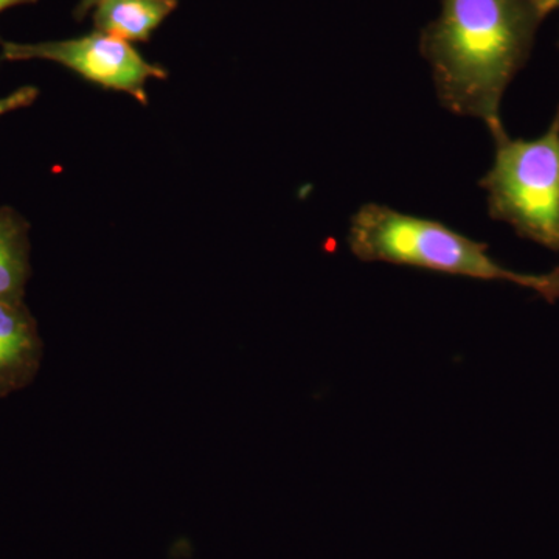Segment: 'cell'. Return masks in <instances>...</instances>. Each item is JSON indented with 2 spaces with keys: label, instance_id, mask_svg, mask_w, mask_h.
<instances>
[{
  "label": "cell",
  "instance_id": "cell-1",
  "mask_svg": "<svg viewBox=\"0 0 559 559\" xmlns=\"http://www.w3.org/2000/svg\"><path fill=\"white\" fill-rule=\"evenodd\" d=\"M539 0H441L439 20L421 35L440 105L506 130L500 105L527 64L540 22Z\"/></svg>",
  "mask_w": 559,
  "mask_h": 559
},
{
  "label": "cell",
  "instance_id": "cell-2",
  "mask_svg": "<svg viewBox=\"0 0 559 559\" xmlns=\"http://www.w3.org/2000/svg\"><path fill=\"white\" fill-rule=\"evenodd\" d=\"M347 242L360 261H382L487 282H510L539 294L549 304L559 300V267L538 275L507 270L489 257L485 242L471 240L441 221L407 215L389 205L377 202L362 205L349 221Z\"/></svg>",
  "mask_w": 559,
  "mask_h": 559
},
{
  "label": "cell",
  "instance_id": "cell-3",
  "mask_svg": "<svg viewBox=\"0 0 559 559\" xmlns=\"http://www.w3.org/2000/svg\"><path fill=\"white\" fill-rule=\"evenodd\" d=\"M491 135L495 164L479 182L489 218L559 252V106L539 138L511 139L506 130Z\"/></svg>",
  "mask_w": 559,
  "mask_h": 559
},
{
  "label": "cell",
  "instance_id": "cell-4",
  "mask_svg": "<svg viewBox=\"0 0 559 559\" xmlns=\"http://www.w3.org/2000/svg\"><path fill=\"white\" fill-rule=\"evenodd\" d=\"M0 49L2 60L57 62L81 79L103 90L124 92L142 105H148V81L168 75L160 66L146 61L132 44L97 31L80 38L46 43L2 40Z\"/></svg>",
  "mask_w": 559,
  "mask_h": 559
},
{
  "label": "cell",
  "instance_id": "cell-5",
  "mask_svg": "<svg viewBox=\"0 0 559 559\" xmlns=\"http://www.w3.org/2000/svg\"><path fill=\"white\" fill-rule=\"evenodd\" d=\"M43 358L38 322L25 300L0 299V400L28 388Z\"/></svg>",
  "mask_w": 559,
  "mask_h": 559
},
{
  "label": "cell",
  "instance_id": "cell-6",
  "mask_svg": "<svg viewBox=\"0 0 559 559\" xmlns=\"http://www.w3.org/2000/svg\"><path fill=\"white\" fill-rule=\"evenodd\" d=\"M176 7L178 0H105L95 9V28L130 44L148 40Z\"/></svg>",
  "mask_w": 559,
  "mask_h": 559
},
{
  "label": "cell",
  "instance_id": "cell-7",
  "mask_svg": "<svg viewBox=\"0 0 559 559\" xmlns=\"http://www.w3.org/2000/svg\"><path fill=\"white\" fill-rule=\"evenodd\" d=\"M31 252V224L16 210L0 207V299L24 301Z\"/></svg>",
  "mask_w": 559,
  "mask_h": 559
},
{
  "label": "cell",
  "instance_id": "cell-8",
  "mask_svg": "<svg viewBox=\"0 0 559 559\" xmlns=\"http://www.w3.org/2000/svg\"><path fill=\"white\" fill-rule=\"evenodd\" d=\"M38 97L39 91L35 86H22L20 90L11 92V94L0 98V117L17 109L28 108L38 100Z\"/></svg>",
  "mask_w": 559,
  "mask_h": 559
},
{
  "label": "cell",
  "instance_id": "cell-9",
  "mask_svg": "<svg viewBox=\"0 0 559 559\" xmlns=\"http://www.w3.org/2000/svg\"><path fill=\"white\" fill-rule=\"evenodd\" d=\"M540 10L546 16H549L554 11L559 10V0H539Z\"/></svg>",
  "mask_w": 559,
  "mask_h": 559
},
{
  "label": "cell",
  "instance_id": "cell-10",
  "mask_svg": "<svg viewBox=\"0 0 559 559\" xmlns=\"http://www.w3.org/2000/svg\"><path fill=\"white\" fill-rule=\"evenodd\" d=\"M102 2H105V0H81L79 7V14H84L92 9H97V7L100 5Z\"/></svg>",
  "mask_w": 559,
  "mask_h": 559
},
{
  "label": "cell",
  "instance_id": "cell-11",
  "mask_svg": "<svg viewBox=\"0 0 559 559\" xmlns=\"http://www.w3.org/2000/svg\"><path fill=\"white\" fill-rule=\"evenodd\" d=\"M36 2V0H0V13H3L7 9H11V7L22 5V3H32Z\"/></svg>",
  "mask_w": 559,
  "mask_h": 559
}]
</instances>
